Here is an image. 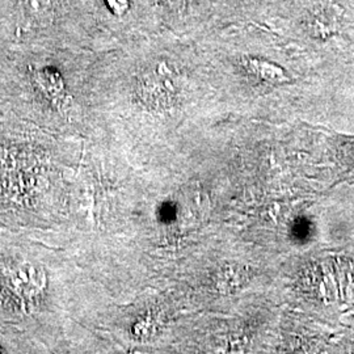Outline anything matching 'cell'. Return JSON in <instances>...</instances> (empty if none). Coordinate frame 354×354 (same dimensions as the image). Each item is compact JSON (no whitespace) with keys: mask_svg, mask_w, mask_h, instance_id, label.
Returning <instances> with one entry per match:
<instances>
[{"mask_svg":"<svg viewBox=\"0 0 354 354\" xmlns=\"http://www.w3.org/2000/svg\"><path fill=\"white\" fill-rule=\"evenodd\" d=\"M261 26L298 50L354 55V8L346 0H272Z\"/></svg>","mask_w":354,"mask_h":354,"instance_id":"obj_1","label":"cell"},{"mask_svg":"<svg viewBox=\"0 0 354 354\" xmlns=\"http://www.w3.org/2000/svg\"><path fill=\"white\" fill-rule=\"evenodd\" d=\"M11 42L92 50L82 0H16Z\"/></svg>","mask_w":354,"mask_h":354,"instance_id":"obj_2","label":"cell"},{"mask_svg":"<svg viewBox=\"0 0 354 354\" xmlns=\"http://www.w3.org/2000/svg\"><path fill=\"white\" fill-rule=\"evenodd\" d=\"M92 50L163 32L155 0H82Z\"/></svg>","mask_w":354,"mask_h":354,"instance_id":"obj_3","label":"cell"},{"mask_svg":"<svg viewBox=\"0 0 354 354\" xmlns=\"http://www.w3.org/2000/svg\"><path fill=\"white\" fill-rule=\"evenodd\" d=\"M155 4L165 32L194 38L214 26L213 0H155Z\"/></svg>","mask_w":354,"mask_h":354,"instance_id":"obj_4","label":"cell"},{"mask_svg":"<svg viewBox=\"0 0 354 354\" xmlns=\"http://www.w3.org/2000/svg\"><path fill=\"white\" fill-rule=\"evenodd\" d=\"M272 0H213L214 26H263Z\"/></svg>","mask_w":354,"mask_h":354,"instance_id":"obj_5","label":"cell"},{"mask_svg":"<svg viewBox=\"0 0 354 354\" xmlns=\"http://www.w3.org/2000/svg\"><path fill=\"white\" fill-rule=\"evenodd\" d=\"M16 0H0V45L11 42Z\"/></svg>","mask_w":354,"mask_h":354,"instance_id":"obj_6","label":"cell"}]
</instances>
